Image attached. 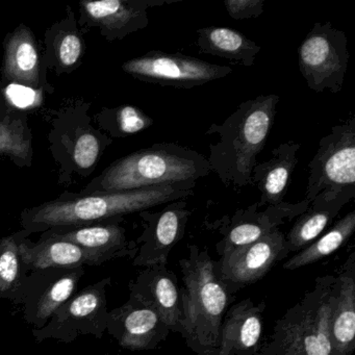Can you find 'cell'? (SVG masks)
Instances as JSON below:
<instances>
[{"mask_svg":"<svg viewBox=\"0 0 355 355\" xmlns=\"http://www.w3.org/2000/svg\"><path fill=\"white\" fill-rule=\"evenodd\" d=\"M278 95H261L244 101L222 124H211L207 135L219 141L209 145L211 171L228 188L251 184L257 157L267 143L275 119Z\"/></svg>","mask_w":355,"mask_h":355,"instance_id":"cell-1","label":"cell"},{"mask_svg":"<svg viewBox=\"0 0 355 355\" xmlns=\"http://www.w3.org/2000/svg\"><path fill=\"white\" fill-rule=\"evenodd\" d=\"M196 182L105 192L82 198L44 203L22 214V225L30 234L53 228L90 225L132 213L173 202L194 194Z\"/></svg>","mask_w":355,"mask_h":355,"instance_id":"cell-2","label":"cell"},{"mask_svg":"<svg viewBox=\"0 0 355 355\" xmlns=\"http://www.w3.org/2000/svg\"><path fill=\"white\" fill-rule=\"evenodd\" d=\"M180 267L184 282L180 334L195 354L216 352L222 320L234 295L218 275L216 261L207 249L190 245Z\"/></svg>","mask_w":355,"mask_h":355,"instance_id":"cell-3","label":"cell"},{"mask_svg":"<svg viewBox=\"0 0 355 355\" xmlns=\"http://www.w3.org/2000/svg\"><path fill=\"white\" fill-rule=\"evenodd\" d=\"M336 276L315 278V286L274 324L254 355H331L329 325Z\"/></svg>","mask_w":355,"mask_h":355,"instance_id":"cell-4","label":"cell"},{"mask_svg":"<svg viewBox=\"0 0 355 355\" xmlns=\"http://www.w3.org/2000/svg\"><path fill=\"white\" fill-rule=\"evenodd\" d=\"M211 172L207 157L175 143H159L115 162L101 180L105 192L196 182Z\"/></svg>","mask_w":355,"mask_h":355,"instance_id":"cell-5","label":"cell"},{"mask_svg":"<svg viewBox=\"0 0 355 355\" xmlns=\"http://www.w3.org/2000/svg\"><path fill=\"white\" fill-rule=\"evenodd\" d=\"M305 200L325 192L332 198L355 197V116L331 128L320 140L319 148L309 164Z\"/></svg>","mask_w":355,"mask_h":355,"instance_id":"cell-6","label":"cell"},{"mask_svg":"<svg viewBox=\"0 0 355 355\" xmlns=\"http://www.w3.org/2000/svg\"><path fill=\"white\" fill-rule=\"evenodd\" d=\"M111 282V277L103 278L76 293L53 313L46 325L33 329L36 342L53 340L69 344L80 336L103 338L107 332V288Z\"/></svg>","mask_w":355,"mask_h":355,"instance_id":"cell-7","label":"cell"},{"mask_svg":"<svg viewBox=\"0 0 355 355\" xmlns=\"http://www.w3.org/2000/svg\"><path fill=\"white\" fill-rule=\"evenodd\" d=\"M348 40L330 22H317L298 49V66L315 92L342 91L349 63Z\"/></svg>","mask_w":355,"mask_h":355,"instance_id":"cell-8","label":"cell"},{"mask_svg":"<svg viewBox=\"0 0 355 355\" xmlns=\"http://www.w3.org/2000/svg\"><path fill=\"white\" fill-rule=\"evenodd\" d=\"M124 72L151 84L192 89L232 73L228 66L215 65L182 53L153 51L122 65Z\"/></svg>","mask_w":355,"mask_h":355,"instance_id":"cell-9","label":"cell"},{"mask_svg":"<svg viewBox=\"0 0 355 355\" xmlns=\"http://www.w3.org/2000/svg\"><path fill=\"white\" fill-rule=\"evenodd\" d=\"M290 254L286 234L279 228L252 244L220 257L218 275L232 295L263 277L276 263Z\"/></svg>","mask_w":355,"mask_h":355,"instance_id":"cell-10","label":"cell"},{"mask_svg":"<svg viewBox=\"0 0 355 355\" xmlns=\"http://www.w3.org/2000/svg\"><path fill=\"white\" fill-rule=\"evenodd\" d=\"M85 267L30 272L24 286L22 313L33 329L46 325L53 313L78 293Z\"/></svg>","mask_w":355,"mask_h":355,"instance_id":"cell-11","label":"cell"},{"mask_svg":"<svg viewBox=\"0 0 355 355\" xmlns=\"http://www.w3.org/2000/svg\"><path fill=\"white\" fill-rule=\"evenodd\" d=\"M184 199L170 202L157 211H141L145 221V230L138 240V251L132 259L135 267H157L168 263L172 249L184 238L191 211Z\"/></svg>","mask_w":355,"mask_h":355,"instance_id":"cell-12","label":"cell"},{"mask_svg":"<svg viewBox=\"0 0 355 355\" xmlns=\"http://www.w3.org/2000/svg\"><path fill=\"white\" fill-rule=\"evenodd\" d=\"M107 332L122 348L143 351L157 348L171 331L155 309L130 297L109 311Z\"/></svg>","mask_w":355,"mask_h":355,"instance_id":"cell-13","label":"cell"},{"mask_svg":"<svg viewBox=\"0 0 355 355\" xmlns=\"http://www.w3.org/2000/svg\"><path fill=\"white\" fill-rule=\"evenodd\" d=\"M309 205L311 202L304 199L297 205L286 203L282 207H267L263 211H257V203L248 209H239L223 230V238L217 244V252L223 257L257 242L277 230L286 220L290 221L304 213Z\"/></svg>","mask_w":355,"mask_h":355,"instance_id":"cell-14","label":"cell"},{"mask_svg":"<svg viewBox=\"0 0 355 355\" xmlns=\"http://www.w3.org/2000/svg\"><path fill=\"white\" fill-rule=\"evenodd\" d=\"M130 297L159 313L170 331L180 334L182 320L178 276L167 266L144 268L128 284Z\"/></svg>","mask_w":355,"mask_h":355,"instance_id":"cell-15","label":"cell"},{"mask_svg":"<svg viewBox=\"0 0 355 355\" xmlns=\"http://www.w3.org/2000/svg\"><path fill=\"white\" fill-rule=\"evenodd\" d=\"M263 302L244 299L228 307L220 328L217 355H254L261 344Z\"/></svg>","mask_w":355,"mask_h":355,"instance_id":"cell-16","label":"cell"},{"mask_svg":"<svg viewBox=\"0 0 355 355\" xmlns=\"http://www.w3.org/2000/svg\"><path fill=\"white\" fill-rule=\"evenodd\" d=\"M42 236L67 241L101 257L103 263L136 257L138 247L126 238V232L117 223L76 227L53 228Z\"/></svg>","mask_w":355,"mask_h":355,"instance_id":"cell-17","label":"cell"},{"mask_svg":"<svg viewBox=\"0 0 355 355\" xmlns=\"http://www.w3.org/2000/svg\"><path fill=\"white\" fill-rule=\"evenodd\" d=\"M331 355H352L355 347V253L336 276V294L329 325Z\"/></svg>","mask_w":355,"mask_h":355,"instance_id":"cell-18","label":"cell"},{"mask_svg":"<svg viewBox=\"0 0 355 355\" xmlns=\"http://www.w3.org/2000/svg\"><path fill=\"white\" fill-rule=\"evenodd\" d=\"M300 144L295 141L282 143L272 151L271 159L257 163L251 173V184L261 192L257 207H278L286 205L284 196L298 164Z\"/></svg>","mask_w":355,"mask_h":355,"instance_id":"cell-19","label":"cell"},{"mask_svg":"<svg viewBox=\"0 0 355 355\" xmlns=\"http://www.w3.org/2000/svg\"><path fill=\"white\" fill-rule=\"evenodd\" d=\"M20 253L28 273L39 270L72 269L105 263L101 257L73 243L45 236L35 244L26 239L22 240Z\"/></svg>","mask_w":355,"mask_h":355,"instance_id":"cell-20","label":"cell"},{"mask_svg":"<svg viewBox=\"0 0 355 355\" xmlns=\"http://www.w3.org/2000/svg\"><path fill=\"white\" fill-rule=\"evenodd\" d=\"M166 1H121L101 0L83 1L80 3L87 17L103 26L113 37H123L148 24L147 9L153 6L165 5Z\"/></svg>","mask_w":355,"mask_h":355,"instance_id":"cell-21","label":"cell"},{"mask_svg":"<svg viewBox=\"0 0 355 355\" xmlns=\"http://www.w3.org/2000/svg\"><path fill=\"white\" fill-rule=\"evenodd\" d=\"M349 201L345 197L331 198L325 192L317 195L286 236L290 253L299 252L317 240Z\"/></svg>","mask_w":355,"mask_h":355,"instance_id":"cell-22","label":"cell"},{"mask_svg":"<svg viewBox=\"0 0 355 355\" xmlns=\"http://www.w3.org/2000/svg\"><path fill=\"white\" fill-rule=\"evenodd\" d=\"M3 76L15 84L34 87L39 84V55L30 28H18L6 43Z\"/></svg>","mask_w":355,"mask_h":355,"instance_id":"cell-23","label":"cell"},{"mask_svg":"<svg viewBox=\"0 0 355 355\" xmlns=\"http://www.w3.org/2000/svg\"><path fill=\"white\" fill-rule=\"evenodd\" d=\"M201 53L216 55L245 67H252L261 46L238 31L224 26H207L197 31Z\"/></svg>","mask_w":355,"mask_h":355,"instance_id":"cell-24","label":"cell"},{"mask_svg":"<svg viewBox=\"0 0 355 355\" xmlns=\"http://www.w3.org/2000/svg\"><path fill=\"white\" fill-rule=\"evenodd\" d=\"M28 232L0 239V298L22 305L24 286L28 272L20 253V243Z\"/></svg>","mask_w":355,"mask_h":355,"instance_id":"cell-25","label":"cell"},{"mask_svg":"<svg viewBox=\"0 0 355 355\" xmlns=\"http://www.w3.org/2000/svg\"><path fill=\"white\" fill-rule=\"evenodd\" d=\"M354 230L355 211H351L340 218L326 234L293 255L284 263L282 268L288 271H295L299 268L315 263L324 257H329L350 240Z\"/></svg>","mask_w":355,"mask_h":355,"instance_id":"cell-26","label":"cell"},{"mask_svg":"<svg viewBox=\"0 0 355 355\" xmlns=\"http://www.w3.org/2000/svg\"><path fill=\"white\" fill-rule=\"evenodd\" d=\"M30 153L31 142L26 140L20 126L0 122V153L26 159Z\"/></svg>","mask_w":355,"mask_h":355,"instance_id":"cell-27","label":"cell"},{"mask_svg":"<svg viewBox=\"0 0 355 355\" xmlns=\"http://www.w3.org/2000/svg\"><path fill=\"white\" fill-rule=\"evenodd\" d=\"M116 124L121 135H135L150 128L153 120L134 105H122L116 111Z\"/></svg>","mask_w":355,"mask_h":355,"instance_id":"cell-28","label":"cell"},{"mask_svg":"<svg viewBox=\"0 0 355 355\" xmlns=\"http://www.w3.org/2000/svg\"><path fill=\"white\" fill-rule=\"evenodd\" d=\"M5 96L11 107L19 110L34 109L43 103L42 91L15 83L5 89Z\"/></svg>","mask_w":355,"mask_h":355,"instance_id":"cell-29","label":"cell"},{"mask_svg":"<svg viewBox=\"0 0 355 355\" xmlns=\"http://www.w3.org/2000/svg\"><path fill=\"white\" fill-rule=\"evenodd\" d=\"M101 153V143L92 134H84L78 139L74 147L73 159L83 169L92 167Z\"/></svg>","mask_w":355,"mask_h":355,"instance_id":"cell-30","label":"cell"},{"mask_svg":"<svg viewBox=\"0 0 355 355\" xmlns=\"http://www.w3.org/2000/svg\"><path fill=\"white\" fill-rule=\"evenodd\" d=\"M84 51L80 37L71 33L62 35L57 40V55L62 65L71 67L76 65Z\"/></svg>","mask_w":355,"mask_h":355,"instance_id":"cell-31","label":"cell"},{"mask_svg":"<svg viewBox=\"0 0 355 355\" xmlns=\"http://www.w3.org/2000/svg\"><path fill=\"white\" fill-rule=\"evenodd\" d=\"M224 6L232 19H250L263 13L265 0H226Z\"/></svg>","mask_w":355,"mask_h":355,"instance_id":"cell-32","label":"cell"},{"mask_svg":"<svg viewBox=\"0 0 355 355\" xmlns=\"http://www.w3.org/2000/svg\"><path fill=\"white\" fill-rule=\"evenodd\" d=\"M186 355H217L216 354L215 352H211V353H202V354H186Z\"/></svg>","mask_w":355,"mask_h":355,"instance_id":"cell-33","label":"cell"}]
</instances>
